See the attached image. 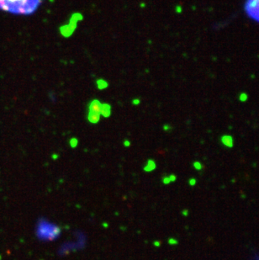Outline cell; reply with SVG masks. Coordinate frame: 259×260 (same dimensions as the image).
<instances>
[{"label":"cell","mask_w":259,"mask_h":260,"mask_svg":"<svg viewBox=\"0 0 259 260\" xmlns=\"http://www.w3.org/2000/svg\"><path fill=\"white\" fill-rule=\"evenodd\" d=\"M160 244H161V243H160L159 242H157V241H156V242H154V245H155V246H157V247H159V246H160Z\"/></svg>","instance_id":"7c38bea8"},{"label":"cell","mask_w":259,"mask_h":260,"mask_svg":"<svg viewBox=\"0 0 259 260\" xmlns=\"http://www.w3.org/2000/svg\"><path fill=\"white\" fill-rule=\"evenodd\" d=\"M244 9L251 19L259 22V0H246Z\"/></svg>","instance_id":"7a4b0ae2"},{"label":"cell","mask_w":259,"mask_h":260,"mask_svg":"<svg viewBox=\"0 0 259 260\" xmlns=\"http://www.w3.org/2000/svg\"><path fill=\"white\" fill-rule=\"evenodd\" d=\"M171 181L169 179V177H164L163 179V183L164 184H168Z\"/></svg>","instance_id":"8992f818"},{"label":"cell","mask_w":259,"mask_h":260,"mask_svg":"<svg viewBox=\"0 0 259 260\" xmlns=\"http://www.w3.org/2000/svg\"><path fill=\"white\" fill-rule=\"evenodd\" d=\"M69 143H70V146L72 148H75L77 147V144H78V141L77 138H72L70 141H69Z\"/></svg>","instance_id":"5b68a950"},{"label":"cell","mask_w":259,"mask_h":260,"mask_svg":"<svg viewBox=\"0 0 259 260\" xmlns=\"http://www.w3.org/2000/svg\"><path fill=\"white\" fill-rule=\"evenodd\" d=\"M155 168H156V162L152 159H149V160H147V162L143 169L145 172H151Z\"/></svg>","instance_id":"3957f363"},{"label":"cell","mask_w":259,"mask_h":260,"mask_svg":"<svg viewBox=\"0 0 259 260\" xmlns=\"http://www.w3.org/2000/svg\"><path fill=\"white\" fill-rule=\"evenodd\" d=\"M124 146L125 147H128L130 146V141L129 140H125L124 141Z\"/></svg>","instance_id":"30bf717a"},{"label":"cell","mask_w":259,"mask_h":260,"mask_svg":"<svg viewBox=\"0 0 259 260\" xmlns=\"http://www.w3.org/2000/svg\"><path fill=\"white\" fill-rule=\"evenodd\" d=\"M189 184H190L191 185H194V184H196V180L194 179H190L189 180Z\"/></svg>","instance_id":"8fae6325"},{"label":"cell","mask_w":259,"mask_h":260,"mask_svg":"<svg viewBox=\"0 0 259 260\" xmlns=\"http://www.w3.org/2000/svg\"><path fill=\"white\" fill-rule=\"evenodd\" d=\"M168 243L171 244V245H172V244H177V240H175V239H173V238H170V239L168 240Z\"/></svg>","instance_id":"ba28073f"},{"label":"cell","mask_w":259,"mask_h":260,"mask_svg":"<svg viewBox=\"0 0 259 260\" xmlns=\"http://www.w3.org/2000/svg\"><path fill=\"white\" fill-rule=\"evenodd\" d=\"M89 120L92 123H97L99 121V115L97 113L94 114L93 113V112H91V113L89 114Z\"/></svg>","instance_id":"277c9868"},{"label":"cell","mask_w":259,"mask_h":260,"mask_svg":"<svg viewBox=\"0 0 259 260\" xmlns=\"http://www.w3.org/2000/svg\"><path fill=\"white\" fill-rule=\"evenodd\" d=\"M58 158V156H57V155H52V158H53V159H56V158Z\"/></svg>","instance_id":"4fadbf2b"},{"label":"cell","mask_w":259,"mask_h":260,"mask_svg":"<svg viewBox=\"0 0 259 260\" xmlns=\"http://www.w3.org/2000/svg\"><path fill=\"white\" fill-rule=\"evenodd\" d=\"M194 167H195L196 169H201V167H202V166H201V164H200V163H199L198 162H194Z\"/></svg>","instance_id":"52a82bcc"},{"label":"cell","mask_w":259,"mask_h":260,"mask_svg":"<svg viewBox=\"0 0 259 260\" xmlns=\"http://www.w3.org/2000/svg\"><path fill=\"white\" fill-rule=\"evenodd\" d=\"M176 179H177V177L175 175H173V174H171L169 176V179H170L171 182H174L176 180Z\"/></svg>","instance_id":"9c48e42d"},{"label":"cell","mask_w":259,"mask_h":260,"mask_svg":"<svg viewBox=\"0 0 259 260\" xmlns=\"http://www.w3.org/2000/svg\"><path fill=\"white\" fill-rule=\"evenodd\" d=\"M42 0H0V10L16 15H31L41 7Z\"/></svg>","instance_id":"6da1fadb"}]
</instances>
